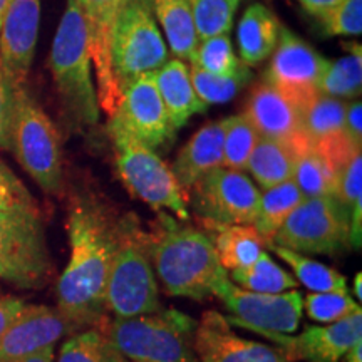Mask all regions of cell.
Returning <instances> with one entry per match:
<instances>
[{
  "label": "cell",
  "instance_id": "6da1fadb",
  "mask_svg": "<svg viewBox=\"0 0 362 362\" xmlns=\"http://www.w3.org/2000/svg\"><path fill=\"white\" fill-rule=\"evenodd\" d=\"M101 205L81 202L67 220L71 257L57 284V310L76 330L98 327L106 319V284L123 235Z\"/></svg>",
  "mask_w": 362,
  "mask_h": 362
},
{
  "label": "cell",
  "instance_id": "7a4b0ae2",
  "mask_svg": "<svg viewBox=\"0 0 362 362\" xmlns=\"http://www.w3.org/2000/svg\"><path fill=\"white\" fill-rule=\"evenodd\" d=\"M148 252L166 293L205 300L218 297L230 282L215 245L205 232L161 215L158 230L148 233Z\"/></svg>",
  "mask_w": 362,
  "mask_h": 362
},
{
  "label": "cell",
  "instance_id": "3957f363",
  "mask_svg": "<svg viewBox=\"0 0 362 362\" xmlns=\"http://www.w3.org/2000/svg\"><path fill=\"white\" fill-rule=\"evenodd\" d=\"M90 45L78 0H66V11L52 42L51 66L64 107L76 124L93 126L99 119V101L90 78Z\"/></svg>",
  "mask_w": 362,
  "mask_h": 362
},
{
  "label": "cell",
  "instance_id": "277c9868",
  "mask_svg": "<svg viewBox=\"0 0 362 362\" xmlns=\"http://www.w3.org/2000/svg\"><path fill=\"white\" fill-rule=\"evenodd\" d=\"M197 322L176 309L116 319L103 332L129 362H198Z\"/></svg>",
  "mask_w": 362,
  "mask_h": 362
},
{
  "label": "cell",
  "instance_id": "5b68a950",
  "mask_svg": "<svg viewBox=\"0 0 362 362\" xmlns=\"http://www.w3.org/2000/svg\"><path fill=\"white\" fill-rule=\"evenodd\" d=\"M106 309L117 319L153 314L163 309L148 252V233L129 216L124 218L123 235L107 277Z\"/></svg>",
  "mask_w": 362,
  "mask_h": 362
},
{
  "label": "cell",
  "instance_id": "8992f818",
  "mask_svg": "<svg viewBox=\"0 0 362 362\" xmlns=\"http://www.w3.org/2000/svg\"><path fill=\"white\" fill-rule=\"evenodd\" d=\"M168 62V47L158 29L149 0H128L117 12L110 37V64L117 93L138 76Z\"/></svg>",
  "mask_w": 362,
  "mask_h": 362
},
{
  "label": "cell",
  "instance_id": "52a82bcc",
  "mask_svg": "<svg viewBox=\"0 0 362 362\" xmlns=\"http://www.w3.org/2000/svg\"><path fill=\"white\" fill-rule=\"evenodd\" d=\"M11 151L45 193L61 192L62 155L59 133L24 86L13 89Z\"/></svg>",
  "mask_w": 362,
  "mask_h": 362
},
{
  "label": "cell",
  "instance_id": "ba28073f",
  "mask_svg": "<svg viewBox=\"0 0 362 362\" xmlns=\"http://www.w3.org/2000/svg\"><path fill=\"white\" fill-rule=\"evenodd\" d=\"M54 274L39 211H0V279L17 288H42Z\"/></svg>",
  "mask_w": 362,
  "mask_h": 362
},
{
  "label": "cell",
  "instance_id": "9c48e42d",
  "mask_svg": "<svg viewBox=\"0 0 362 362\" xmlns=\"http://www.w3.org/2000/svg\"><path fill=\"white\" fill-rule=\"evenodd\" d=\"M110 133L115 141L117 170L126 187L153 210H168L178 218L188 220L185 189L155 149L136 141L124 131L110 128Z\"/></svg>",
  "mask_w": 362,
  "mask_h": 362
},
{
  "label": "cell",
  "instance_id": "30bf717a",
  "mask_svg": "<svg viewBox=\"0 0 362 362\" xmlns=\"http://www.w3.org/2000/svg\"><path fill=\"white\" fill-rule=\"evenodd\" d=\"M349 232V211L337 197L305 198L287 216L270 243L304 255H339L351 247Z\"/></svg>",
  "mask_w": 362,
  "mask_h": 362
},
{
  "label": "cell",
  "instance_id": "8fae6325",
  "mask_svg": "<svg viewBox=\"0 0 362 362\" xmlns=\"http://www.w3.org/2000/svg\"><path fill=\"white\" fill-rule=\"evenodd\" d=\"M228 315L230 325L264 334H292L300 324L304 298L297 291L280 293H260L243 291L232 280L218 293Z\"/></svg>",
  "mask_w": 362,
  "mask_h": 362
},
{
  "label": "cell",
  "instance_id": "7c38bea8",
  "mask_svg": "<svg viewBox=\"0 0 362 362\" xmlns=\"http://www.w3.org/2000/svg\"><path fill=\"white\" fill-rule=\"evenodd\" d=\"M193 208L203 221L218 225H252L260 205V192L242 171L211 170L192 187Z\"/></svg>",
  "mask_w": 362,
  "mask_h": 362
},
{
  "label": "cell",
  "instance_id": "4fadbf2b",
  "mask_svg": "<svg viewBox=\"0 0 362 362\" xmlns=\"http://www.w3.org/2000/svg\"><path fill=\"white\" fill-rule=\"evenodd\" d=\"M110 128L124 131L151 149L173 143L176 129L163 104L153 72L138 76L123 89L119 103L110 116Z\"/></svg>",
  "mask_w": 362,
  "mask_h": 362
},
{
  "label": "cell",
  "instance_id": "5bb4252c",
  "mask_svg": "<svg viewBox=\"0 0 362 362\" xmlns=\"http://www.w3.org/2000/svg\"><path fill=\"white\" fill-rule=\"evenodd\" d=\"M327 66V59L287 27H280L277 51L265 74V83L277 88L298 107L319 93L320 79Z\"/></svg>",
  "mask_w": 362,
  "mask_h": 362
},
{
  "label": "cell",
  "instance_id": "9a60e30c",
  "mask_svg": "<svg viewBox=\"0 0 362 362\" xmlns=\"http://www.w3.org/2000/svg\"><path fill=\"white\" fill-rule=\"evenodd\" d=\"M287 362H339L352 346L362 341V310L357 309L324 327H307L300 336L287 334H264Z\"/></svg>",
  "mask_w": 362,
  "mask_h": 362
},
{
  "label": "cell",
  "instance_id": "2e32d148",
  "mask_svg": "<svg viewBox=\"0 0 362 362\" xmlns=\"http://www.w3.org/2000/svg\"><path fill=\"white\" fill-rule=\"evenodd\" d=\"M40 0H11L0 25V66L13 88L24 86L37 44Z\"/></svg>",
  "mask_w": 362,
  "mask_h": 362
},
{
  "label": "cell",
  "instance_id": "e0dca14e",
  "mask_svg": "<svg viewBox=\"0 0 362 362\" xmlns=\"http://www.w3.org/2000/svg\"><path fill=\"white\" fill-rule=\"evenodd\" d=\"M194 354L198 362H287L275 346L237 336L225 315L215 310L197 322Z\"/></svg>",
  "mask_w": 362,
  "mask_h": 362
},
{
  "label": "cell",
  "instance_id": "ac0fdd59",
  "mask_svg": "<svg viewBox=\"0 0 362 362\" xmlns=\"http://www.w3.org/2000/svg\"><path fill=\"white\" fill-rule=\"evenodd\" d=\"M76 332L74 325L57 309L25 304L0 339V362L54 347L62 337Z\"/></svg>",
  "mask_w": 362,
  "mask_h": 362
},
{
  "label": "cell",
  "instance_id": "d6986e66",
  "mask_svg": "<svg viewBox=\"0 0 362 362\" xmlns=\"http://www.w3.org/2000/svg\"><path fill=\"white\" fill-rule=\"evenodd\" d=\"M245 115L250 117L260 138L284 143L297 156L312 149L302 133L296 104L265 81L253 89Z\"/></svg>",
  "mask_w": 362,
  "mask_h": 362
},
{
  "label": "cell",
  "instance_id": "ffe728a7",
  "mask_svg": "<svg viewBox=\"0 0 362 362\" xmlns=\"http://www.w3.org/2000/svg\"><path fill=\"white\" fill-rule=\"evenodd\" d=\"M128 0H78L89 30L90 57L96 66L99 84V106L107 115H112L119 103L115 79L110 64V37L117 12Z\"/></svg>",
  "mask_w": 362,
  "mask_h": 362
},
{
  "label": "cell",
  "instance_id": "44dd1931",
  "mask_svg": "<svg viewBox=\"0 0 362 362\" xmlns=\"http://www.w3.org/2000/svg\"><path fill=\"white\" fill-rule=\"evenodd\" d=\"M225 131L226 119L215 121V123L203 126L185 144L171 168L181 188L192 189L193 185L206 173L223 166Z\"/></svg>",
  "mask_w": 362,
  "mask_h": 362
},
{
  "label": "cell",
  "instance_id": "7402d4cb",
  "mask_svg": "<svg viewBox=\"0 0 362 362\" xmlns=\"http://www.w3.org/2000/svg\"><path fill=\"white\" fill-rule=\"evenodd\" d=\"M153 76L176 131L187 124L193 115L208 110L206 104L194 93L188 66L181 59H168V62L153 72Z\"/></svg>",
  "mask_w": 362,
  "mask_h": 362
},
{
  "label": "cell",
  "instance_id": "603a6c76",
  "mask_svg": "<svg viewBox=\"0 0 362 362\" xmlns=\"http://www.w3.org/2000/svg\"><path fill=\"white\" fill-rule=\"evenodd\" d=\"M214 233V242L220 265L226 272L250 267L265 252V240L253 225H218L203 221Z\"/></svg>",
  "mask_w": 362,
  "mask_h": 362
},
{
  "label": "cell",
  "instance_id": "cb8c5ba5",
  "mask_svg": "<svg viewBox=\"0 0 362 362\" xmlns=\"http://www.w3.org/2000/svg\"><path fill=\"white\" fill-rule=\"evenodd\" d=\"M240 56L245 66H257L272 56L279 44V19L262 4H253L238 24Z\"/></svg>",
  "mask_w": 362,
  "mask_h": 362
},
{
  "label": "cell",
  "instance_id": "d4e9b609",
  "mask_svg": "<svg viewBox=\"0 0 362 362\" xmlns=\"http://www.w3.org/2000/svg\"><path fill=\"white\" fill-rule=\"evenodd\" d=\"M149 6L165 29L171 52L183 61L193 62L200 39L188 0H149Z\"/></svg>",
  "mask_w": 362,
  "mask_h": 362
},
{
  "label": "cell",
  "instance_id": "484cf974",
  "mask_svg": "<svg viewBox=\"0 0 362 362\" xmlns=\"http://www.w3.org/2000/svg\"><path fill=\"white\" fill-rule=\"evenodd\" d=\"M346 106L347 104L337 98L317 93L297 107L302 133L312 149L344 133Z\"/></svg>",
  "mask_w": 362,
  "mask_h": 362
},
{
  "label": "cell",
  "instance_id": "4316f807",
  "mask_svg": "<svg viewBox=\"0 0 362 362\" xmlns=\"http://www.w3.org/2000/svg\"><path fill=\"white\" fill-rule=\"evenodd\" d=\"M297 155L291 148L275 139L260 138L247 161V168L260 185L269 189L275 185L292 180Z\"/></svg>",
  "mask_w": 362,
  "mask_h": 362
},
{
  "label": "cell",
  "instance_id": "83f0119b",
  "mask_svg": "<svg viewBox=\"0 0 362 362\" xmlns=\"http://www.w3.org/2000/svg\"><path fill=\"white\" fill-rule=\"evenodd\" d=\"M304 200V194L300 193L293 180L284 181V183L275 185V187L264 189V193H260L259 211H257L252 225L260 233V237L265 240L267 245L279 232L287 216Z\"/></svg>",
  "mask_w": 362,
  "mask_h": 362
},
{
  "label": "cell",
  "instance_id": "f1b7e54d",
  "mask_svg": "<svg viewBox=\"0 0 362 362\" xmlns=\"http://www.w3.org/2000/svg\"><path fill=\"white\" fill-rule=\"evenodd\" d=\"M292 180L304 198L337 197L339 171L317 149H309L297 156Z\"/></svg>",
  "mask_w": 362,
  "mask_h": 362
},
{
  "label": "cell",
  "instance_id": "f546056e",
  "mask_svg": "<svg viewBox=\"0 0 362 362\" xmlns=\"http://www.w3.org/2000/svg\"><path fill=\"white\" fill-rule=\"evenodd\" d=\"M269 247L293 270L297 280L310 292H342L347 293V279L329 265L312 260L304 253L269 243Z\"/></svg>",
  "mask_w": 362,
  "mask_h": 362
},
{
  "label": "cell",
  "instance_id": "4dcf8cb0",
  "mask_svg": "<svg viewBox=\"0 0 362 362\" xmlns=\"http://www.w3.org/2000/svg\"><path fill=\"white\" fill-rule=\"evenodd\" d=\"M235 285L243 291L260 293H280L293 291L297 287V279L275 264L267 252L257 259L250 267L242 270H233L230 277Z\"/></svg>",
  "mask_w": 362,
  "mask_h": 362
},
{
  "label": "cell",
  "instance_id": "1f68e13d",
  "mask_svg": "<svg viewBox=\"0 0 362 362\" xmlns=\"http://www.w3.org/2000/svg\"><path fill=\"white\" fill-rule=\"evenodd\" d=\"M57 362H129L99 327L72 334L62 346Z\"/></svg>",
  "mask_w": 362,
  "mask_h": 362
},
{
  "label": "cell",
  "instance_id": "d6a6232c",
  "mask_svg": "<svg viewBox=\"0 0 362 362\" xmlns=\"http://www.w3.org/2000/svg\"><path fill=\"white\" fill-rule=\"evenodd\" d=\"M351 56L329 62L319 84V93L330 98H354L361 94L362 56L361 45H352Z\"/></svg>",
  "mask_w": 362,
  "mask_h": 362
},
{
  "label": "cell",
  "instance_id": "836d02e7",
  "mask_svg": "<svg viewBox=\"0 0 362 362\" xmlns=\"http://www.w3.org/2000/svg\"><path fill=\"white\" fill-rule=\"evenodd\" d=\"M188 71L194 93H197V96L206 106H210V104L228 103L252 79V72L247 66L233 76L211 74V72L203 71L197 66H192Z\"/></svg>",
  "mask_w": 362,
  "mask_h": 362
},
{
  "label": "cell",
  "instance_id": "e575fe53",
  "mask_svg": "<svg viewBox=\"0 0 362 362\" xmlns=\"http://www.w3.org/2000/svg\"><path fill=\"white\" fill-rule=\"evenodd\" d=\"M260 139L259 131L245 112L226 117V131L223 143V168L242 171L247 168L253 148Z\"/></svg>",
  "mask_w": 362,
  "mask_h": 362
},
{
  "label": "cell",
  "instance_id": "d590c367",
  "mask_svg": "<svg viewBox=\"0 0 362 362\" xmlns=\"http://www.w3.org/2000/svg\"><path fill=\"white\" fill-rule=\"evenodd\" d=\"M192 7L198 39L205 40L215 35L228 34L233 25V16L242 0H188Z\"/></svg>",
  "mask_w": 362,
  "mask_h": 362
},
{
  "label": "cell",
  "instance_id": "8d00e7d4",
  "mask_svg": "<svg viewBox=\"0 0 362 362\" xmlns=\"http://www.w3.org/2000/svg\"><path fill=\"white\" fill-rule=\"evenodd\" d=\"M192 66L218 76H233L245 67L235 56L228 34L200 40L194 51Z\"/></svg>",
  "mask_w": 362,
  "mask_h": 362
},
{
  "label": "cell",
  "instance_id": "74e56055",
  "mask_svg": "<svg viewBox=\"0 0 362 362\" xmlns=\"http://www.w3.org/2000/svg\"><path fill=\"white\" fill-rule=\"evenodd\" d=\"M304 309L312 320L334 324L361 309L356 300L342 292H310L304 298Z\"/></svg>",
  "mask_w": 362,
  "mask_h": 362
},
{
  "label": "cell",
  "instance_id": "f35d334b",
  "mask_svg": "<svg viewBox=\"0 0 362 362\" xmlns=\"http://www.w3.org/2000/svg\"><path fill=\"white\" fill-rule=\"evenodd\" d=\"M329 35H359L362 30V0H342L319 17Z\"/></svg>",
  "mask_w": 362,
  "mask_h": 362
},
{
  "label": "cell",
  "instance_id": "ab89813d",
  "mask_svg": "<svg viewBox=\"0 0 362 362\" xmlns=\"http://www.w3.org/2000/svg\"><path fill=\"white\" fill-rule=\"evenodd\" d=\"M0 211H37L33 194L2 161H0Z\"/></svg>",
  "mask_w": 362,
  "mask_h": 362
},
{
  "label": "cell",
  "instance_id": "60d3db41",
  "mask_svg": "<svg viewBox=\"0 0 362 362\" xmlns=\"http://www.w3.org/2000/svg\"><path fill=\"white\" fill-rule=\"evenodd\" d=\"M337 200L351 214L357 203H362V156L356 153L346 165L339 170Z\"/></svg>",
  "mask_w": 362,
  "mask_h": 362
},
{
  "label": "cell",
  "instance_id": "b9f144b4",
  "mask_svg": "<svg viewBox=\"0 0 362 362\" xmlns=\"http://www.w3.org/2000/svg\"><path fill=\"white\" fill-rule=\"evenodd\" d=\"M13 86L0 66V149L12 148V115H13Z\"/></svg>",
  "mask_w": 362,
  "mask_h": 362
},
{
  "label": "cell",
  "instance_id": "7bdbcfd3",
  "mask_svg": "<svg viewBox=\"0 0 362 362\" xmlns=\"http://www.w3.org/2000/svg\"><path fill=\"white\" fill-rule=\"evenodd\" d=\"M342 131L352 146L362 149V104L359 101L346 106Z\"/></svg>",
  "mask_w": 362,
  "mask_h": 362
},
{
  "label": "cell",
  "instance_id": "ee69618b",
  "mask_svg": "<svg viewBox=\"0 0 362 362\" xmlns=\"http://www.w3.org/2000/svg\"><path fill=\"white\" fill-rule=\"evenodd\" d=\"M25 302L19 297L0 296V339H2L6 330L11 327L19 312L24 309Z\"/></svg>",
  "mask_w": 362,
  "mask_h": 362
},
{
  "label": "cell",
  "instance_id": "f6af8a7d",
  "mask_svg": "<svg viewBox=\"0 0 362 362\" xmlns=\"http://www.w3.org/2000/svg\"><path fill=\"white\" fill-rule=\"evenodd\" d=\"M300 6L305 8L307 12H310L312 16L320 17L324 12L330 11L332 7H336L337 4H341L342 0H298Z\"/></svg>",
  "mask_w": 362,
  "mask_h": 362
},
{
  "label": "cell",
  "instance_id": "bcb514c9",
  "mask_svg": "<svg viewBox=\"0 0 362 362\" xmlns=\"http://www.w3.org/2000/svg\"><path fill=\"white\" fill-rule=\"evenodd\" d=\"M6 362H54V347H47V349L35 352V354L19 357V359H11Z\"/></svg>",
  "mask_w": 362,
  "mask_h": 362
},
{
  "label": "cell",
  "instance_id": "7dc6e473",
  "mask_svg": "<svg viewBox=\"0 0 362 362\" xmlns=\"http://www.w3.org/2000/svg\"><path fill=\"white\" fill-rule=\"evenodd\" d=\"M342 362H362V341L354 344V346L342 356Z\"/></svg>",
  "mask_w": 362,
  "mask_h": 362
},
{
  "label": "cell",
  "instance_id": "c3c4849f",
  "mask_svg": "<svg viewBox=\"0 0 362 362\" xmlns=\"http://www.w3.org/2000/svg\"><path fill=\"white\" fill-rule=\"evenodd\" d=\"M354 293H356L357 300H361L362 298V274L361 272L356 275V279H354Z\"/></svg>",
  "mask_w": 362,
  "mask_h": 362
},
{
  "label": "cell",
  "instance_id": "681fc988",
  "mask_svg": "<svg viewBox=\"0 0 362 362\" xmlns=\"http://www.w3.org/2000/svg\"><path fill=\"white\" fill-rule=\"evenodd\" d=\"M8 2H11V0H0V25H2V21H4V16H6Z\"/></svg>",
  "mask_w": 362,
  "mask_h": 362
}]
</instances>
